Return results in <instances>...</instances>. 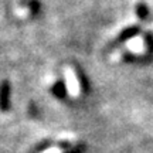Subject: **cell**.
<instances>
[{
    "mask_svg": "<svg viewBox=\"0 0 153 153\" xmlns=\"http://www.w3.org/2000/svg\"><path fill=\"white\" fill-rule=\"evenodd\" d=\"M65 85H67V91L71 94L72 97H78V94H79V82L76 79L75 72L72 71L71 68L65 70Z\"/></svg>",
    "mask_w": 153,
    "mask_h": 153,
    "instance_id": "1",
    "label": "cell"
},
{
    "mask_svg": "<svg viewBox=\"0 0 153 153\" xmlns=\"http://www.w3.org/2000/svg\"><path fill=\"white\" fill-rule=\"evenodd\" d=\"M9 106V82L0 84V109H7Z\"/></svg>",
    "mask_w": 153,
    "mask_h": 153,
    "instance_id": "2",
    "label": "cell"
},
{
    "mask_svg": "<svg viewBox=\"0 0 153 153\" xmlns=\"http://www.w3.org/2000/svg\"><path fill=\"white\" fill-rule=\"evenodd\" d=\"M136 31H137V27L136 26H132V27H128V28H125L122 33H120V36H119V38L120 40H131L135 34H136Z\"/></svg>",
    "mask_w": 153,
    "mask_h": 153,
    "instance_id": "3",
    "label": "cell"
},
{
    "mask_svg": "<svg viewBox=\"0 0 153 153\" xmlns=\"http://www.w3.org/2000/svg\"><path fill=\"white\" fill-rule=\"evenodd\" d=\"M129 47L133 51H140L143 48V40L142 38H131L129 41Z\"/></svg>",
    "mask_w": 153,
    "mask_h": 153,
    "instance_id": "4",
    "label": "cell"
},
{
    "mask_svg": "<svg viewBox=\"0 0 153 153\" xmlns=\"http://www.w3.org/2000/svg\"><path fill=\"white\" fill-rule=\"evenodd\" d=\"M136 11H137V16L140 17V19H145V17L148 16V9H146V6L143 4V3H139V4H137Z\"/></svg>",
    "mask_w": 153,
    "mask_h": 153,
    "instance_id": "5",
    "label": "cell"
},
{
    "mask_svg": "<svg viewBox=\"0 0 153 153\" xmlns=\"http://www.w3.org/2000/svg\"><path fill=\"white\" fill-rule=\"evenodd\" d=\"M44 153H64L61 149H58V148H53V149H48V150H45Z\"/></svg>",
    "mask_w": 153,
    "mask_h": 153,
    "instance_id": "6",
    "label": "cell"
}]
</instances>
